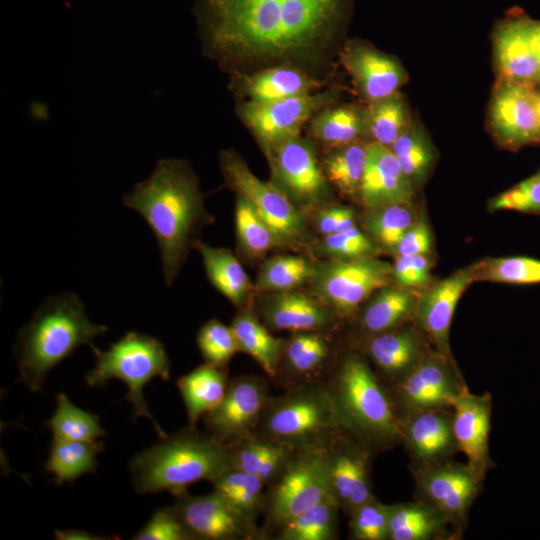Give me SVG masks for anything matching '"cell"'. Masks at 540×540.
<instances>
[{
    "label": "cell",
    "instance_id": "1",
    "mask_svg": "<svg viewBox=\"0 0 540 540\" xmlns=\"http://www.w3.org/2000/svg\"><path fill=\"white\" fill-rule=\"evenodd\" d=\"M348 0H202L206 51L225 64L310 58L335 35Z\"/></svg>",
    "mask_w": 540,
    "mask_h": 540
},
{
    "label": "cell",
    "instance_id": "2",
    "mask_svg": "<svg viewBox=\"0 0 540 540\" xmlns=\"http://www.w3.org/2000/svg\"><path fill=\"white\" fill-rule=\"evenodd\" d=\"M123 204L138 212L154 233L164 281L170 286L201 229L213 223L195 173L185 160L161 159L147 179L124 195Z\"/></svg>",
    "mask_w": 540,
    "mask_h": 540
},
{
    "label": "cell",
    "instance_id": "3",
    "mask_svg": "<svg viewBox=\"0 0 540 540\" xmlns=\"http://www.w3.org/2000/svg\"><path fill=\"white\" fill-rule=\"evenodd\" d=\"M325 383L342 432L373 455L402 443L401 422L388 388L364 355L346 353Z\"/></svg>",
    "mask_w": 540,
    "mask_h": 540
},
{
    "label": "cell",
    "instance_id": "4",
    "mask_svg": "<svg viewBox=\"0 0 540 540\" xmlns=\"http://www.w3.org/2000/svg\"><path fill=\"white\" fill-rule=\"evenodd\" d=\"M108 331L92 323L81 299L73 293L47 298L20 330L14 348L19 379L31 391L42 390L48 373L79 346Z\"/></svg>",
    "mask_w": 540,
    "mask_h": 540
},
{
    "label": "cell",
    "instance_id": "5",
    "mask_svg": "<svg viewBox=\"0 0 540 540\" xmlns=\"http://www.w3.org/2000/svg\"><path fill=\"white\" fill-rule=\"evenodd\" d=\"M232 468L230 445L191 426L161 438L129 463L133 487L143 495L169 491L175 496L192 483L213 482Z\"/></svg>",
    "mask_w": 540,
    "mask_h": 540
},
{
    "label": "cell",
    "instance_id": "6",
    "mask_svg": "<svg viewBox=\"0 0 540 540\" xmlns=\"http://www.w3.org/2000/svg\"><path fill=\"white\" fill-rule=\"evenodd\" d=\"M341 433L326 383L309 381L270 396L255 435L302 451L327 448Z\"/></svg>",
    "mask_w": 540,
    "mask_h": 540
},
{
    "label": "cell",
    "instance_id": "7",
    "mask_svg": "<svg viewBox=\"0 0 540 540\" xmlns=\"http://www.w3.org/2000/svg\"><path fill=\"white\" fill-rule=\"evenodd\" d=\"M94 367L85 375L89 387L104 386L110 379L122 380L128 388L126 399L133 408V418L145 417L154 425L160 438L167 434L154 419L143 395V388L153 378L168 381L170 360L163 344L150 335L128 332L106 351L96 347Z\"/></svg>",
    "mask_w": 540,
    "mask_h": 540
},
{
    "label": "cell",
    "instance_id": "8",
    "mask_svg": "<svg viewBox=\"0 0 540 540\" xmlns=\"http://www.w3.org/2000/svg\"><path fill=\"white\" fill-rule=\"evenodd\" d=\"M265 493L268 525L277 527L332 497L327 448L295 451L280 476Z\"/></svg>",
    "mask_w": 540,
    "mask_h": 540
},
{
    "label": "cell",
    "instance_id": "9",
    "mask_svg": "<svg viewBox=\"0 0 540 540\" xmlns=\"http://www.w3.org/2000/svg\"><path fill=\"white\" fill-rule=\"evenodd\" d=\"M310 281L320 301L338 317H349L372 293L390 286L392 265L375 256L325 259L315 263Z\"/></svg>",
    "mask_w": 540,
    "mask_h": 540
},
{
    "label": "cell",
    "instance_id": "10",
    "mask_svg": "<svg viewBox=\"0 0 540 540\" xmlns=\"http://www.w3.org/2000/svg\"><path fill=\"white\" fill-rule=\"evenodd\" d=\"M220 167L230 187L245 196L268 224L279 246L304 242L307 234L304 217L284 192L272 182L255 176L234 151H222Z\"/></svg>",
    "mask_w": 540,
    "mask_h": 540
},
{
    "label": "cell",
    "instance_id": "11",
    "mask_svg": "<svg viewBox=\"0 0 540 540\" xmlns=\"http://www.w3.org/2000/svg\"><path fill=\"white\" fill-rule=\"evenodd\" d=\"M411 472L414 499L439 510L449 522L455 539L461 538L484 480L467 463L454 459Z\"/></svg>",
    "mask_w": 540,
    "mask_h": 540
},
{
    "label": "cell",
    "instance_id": "12",
    "mask_svg": "<svg viewBox=\"0 0 540 540\" xmlns=\"http://www.w3.org/2000/svg\"><path fill=\"white\" fill-rule=\"evenodd\" d=\"M466 386L456 362L434 349L402 378L386 387L401 422L418 411L452 407Z\"/></svg>",
    "mask_w": 540,
    "mask_h": 540
},
{
    "label": "cell",
    "instance_id": "13",
    "mask_svg": "<svg viewBox=\"0 0 540 540\" xmlns=\"http://www.w3.org/2000/svg\"><path fill=\"white\" fill-rule=\"evenodd\" d=\"M334 99V91H324L266 103L246 101L237 112L268 153L280 143L299 136L302 126L318 111L331 105Z\"/></svg>",
    "mask_w": 540,
    "mask_h": 540
},
{
    "label": "cell",
    "instance_id": "14",
    "mask_svg": "<svg viewBox=\"0 0 540 540\" xmlns=\"http://www.w3.org/2000/svg\"><path fill=\"white\" fill-rule=\"evenodd\" d=\"M266 155L272 183L298 208H313L328 201V180L309 142L296 136L280 143Z\"/></svg>",
    "mask_w": 540,
    "mask_h": 540
},
{
    "label": "cell",
    "instance_id": "15",
    "mask_svg": "<svg viewBox=\"0 0 540 540\" xmlns=\"http://www.w3.org/2000/svg\"><path fill=\"white\" fill-rule=\"evenodd\" d=\"M269 397L268 383L260 376L231 379L221 402L202 417L208 433L227 445L254 436Z\"/></svg>",
    "mask_w": 540,
    "mask_h": 540
},
{
    "label": "cell",
    "instance_id": "16",
    "mask_svg": "<svg viewBox=\"0 0 540 540\" xmlns=\"http://www.w3.org/2000/svg\"><path fill=\"white\" fill-rule=\"evenodd\" d=\"M192 540L261 538L255 521L216 491L207 495H175L172 505Z\"/></svg>",
    "mask_w": 540,
    "mask_h": 540
},
{
    "label": "cell",
    "instance_id": "17",
    "mask_svg": "<svg viewBox=\"0 0 540 540\" xmlns=\"http://www.w3.org/2000/svg\"><path fill=\"white\" fill-rule=\"evenodd\" d=\"M489 122L496 141L518 150L540 143V118L531 85L500 77L493 92Z\"/></svg>",
    "mask_w": 540,
    "mask_h": 540
},
{
    "label": "cell",
    "instance_id": "18",
    "mask_svg": "<svg viewBox=\"0 0 540 540\" xmlns=\"http://www.w3.org/2000/svg\"><path fill=\"white\" fill-rule=\"evenodd\" d=\"M478 262L453 272L418 295L414 321L434 349L450 360V327L456 306L465 290L476 281Z\"/></svg>",
    "mask_w": 540,
    "mask_h": 540
},
{
    "label": "cell",
    "instance_id": "19",
    "mask_svg": "<svg viewBox=\"0 0 540 540\" xmlns=\"http://www.w3.org/2000/svg\"><path fill=\"white\" fill-rule=\"evenodd\" d=\"M331 496L347 515L375 495L370 478L373 454L342 432L327 447Z\"/></svg>",
    "mask_w": 540,
    "mask_h": 540
},
{
    "label": "cell",
    "instance_id": "20",
    "mask_svg": "<svg viewBox=\"0 0 540 540\" xmlns=\"http://www.w3.org/2000/svg\"><path fill=\"white\" fill-rule=\"evenodd\" d=\"M452 422V407L418 411L401 420V444L408 453L411 470L453 459L459 452Z\"/></svg>",
    "mask_w": 540,
    "mask_h": 540
},
{
    "label": "cell",
    "instance_id": "21",
    "mask_svg": "<svg viewBox=\"0 0 540 540\" xmlns=\"http://www.w3.org/2000/svg\"><path fill=\"white\" fill-rule=\"evenodd\" d=\"M492 396L472 393L466 386L452 403L453 433L459 452L482 479L495 466L490 456Z\"/></svg>",
    "mask_w": 540,
    "mask_h": 540
},
{
    "label": "cell",
    "instance_id": "22",
    "mask_svg": "<svg viewBox=\"0 0 540 540\" xmlns=\"http://www.w3.org/2000/svg\"><path fill=\"white\" fill-rule=\"evenodd\" d=\"M364 350L376 374L386 386H390L415 367L434 347L417 324L409 322L368 335Z\"/></svg>",
    "mask_w": 540,
    "mask_h": 540
},
{
    "label": "cell",
    "instance_id": "23",
    "mask_svg": "<svg viewBox=\"0 0 540 540\" xmlns=\"http://www.w3.org/2000/svg\"><path fill=\"white\" fill-rule=\"evenodd\" d=\"M414 185L389 147L367 143V163L359 200L367 210L392 204H412Z\"/></svg>",
    "mask_w": 540,
    "mask_h": 540
},
{
    "label": "cell",
    "instance_id": "24",
    "mask_svg": "<svg viewBox=\"0 0 540 540\" xmlns=\"http://www.w3.org/2000/svg\"><path fill=\"white\" fill-rule=\"evenodd\" d=\"M342 62L368 102L398 92L406 81V72L398 61L366 44L347 45Z\"/></svg>",
    "mask_w": 540,
    "mask_h": 540
},
{
    "label": "cell",
    "instance_id": "25",
    "mask_svg": "<svg viewBox=\"0 0 540 540\" xmlns=\"http://www.w3.org/2000/svg\"><path fill=\"white\" fill-rule=\"evenodd\" d=\"M265 324L274 330L324 332L332 328L338 315L319 299L293 290L277 292L262 306Z\"/></svg>",
    "mask_w": 540,
    "mask_h": 540
},
{
    "label": "cell",
    "instance_id": "26",
    "mask_svg": "<svg viewBox=\"0 0 540 540\" xmlns=\"http://www.w3.org/2000/svg\"><path fill=\"white\" fill-rule=\"evenodd\" d=\"M494 54L500 77L531 86L540 84V58L524 32L519 12L496 27Z\"/></svg>",
    "mask_w": 540,
    "mask_h": 540
},
{
    "label": "cell",
    "instance_id": "27",
    "mask_svg": "<svg viewBox=\"0 0 540 540\" xmlns=\"http://www.w3.org/2000/svg\"><path fill=\"white\" fill-rule=\"evenodd\" d=\"M455 539L449 522L436 508L415 500L390 505L387 540Z\"/></svg>",
    "mask_w": 540,
    "mask_h": 540
},
{
    "label": "cell",
    "instance_id": "28",
    "mask_svg": "<svg viewBox=\"0 0 540 540\" xmlns=\"http://www.w3.org/2000/svg\"><path fill=\"white\" fill-rule=\"evenodd\" d=\"M323 85L302 70L284 64L245 77L241 88L249 101L266 103L311 94Z\"/></svg>",
    "mask_w": 540,
    "mask_h": 540
},
{
    "label": "cell",
    "instance_id": "29",
    "mask_svg": "<svg viewBox=\"0 0 540 540\" xmlns=\"http://www.w3.org/2000/svg\"><path fill=\"white\" fill-rule=\"evenodd\" d=\"M329 355V341L321 332H295L285 342L275 378L282 374L287 387L313 381L311 378L326 363Z\"/></svg>",
    "mask_w": 540,
    "mask_h": 540
},
{
    "label": "cell",
    "instance_id": "30",
    "mask_svg": "<svg viewBox=\"0 0 540 540\" xmlns=\"http://www.w3.org/2000/svg\"><path fill=\"white\" fill-rule=\"evenodd\" d=\"M228 383L225 369L208 363L178 378L176 385L186 407L188 426L196 427L197 421L221 402Z\"/></svg>",
    "mask_w": 540,
    "mask_h": 540
},
{
    "label": "cell",
    "instance_id": "31",
    "mask_svg": "<svg viewBox=\"0 0 540 540\" xmlns=\"http://www.w3.org/2000/svg\"><path fill=\"white\" fill-rule=\"evenodd\" d=\"M418 295L408 288L384 287L377 291L360 316L365 336L394 329L414 320Z\"/></svg>",
    "mask_w": 540,
    "mask_h": 540
},
{
    "label": "cell",
    "instance_id": "32",
    "mask_svg": "<svg viewBox=\"0 0 540 540\" xmlns=\"http://www.w3.org/2000/svg\"><path fill=\"white\" fill-rule=\"evenodd\" d=\"M198 249L206 275L222 295L234 305H242L251 289L249 277L231 250L212 247L200 240Z\"/></svg>",
    "mask_w": 540,
    "mask_h": 540
},
{
    "label": "cell",
    "instance_id": "33",
    "mask_svg": "<svg viewBox=\"0 0 540 540\" xmlns=\"http://www.w3.org/2000/svg\"><path fill=\"white\" fill-rule=\"evenodd\" d=\"M230 327L239 351L250 355L268 376L275 378L285 341L270 334L268 329L248 311L236 315Z\"/></svg>",
    "mask_w": 540,
    "mask_h": 540
},
{
    "label": "cell",
    "instance_id": "34",
    "mask_svg": "<svg viewBox=\"0 0 540 540\" xmlns=\"http://www.w3.org/2000/svg\"><path fill=\"white\" fill-rule=\"evenodd\" d=\"M310 132L320 142L333 148L360 140L366 136L365 108L328 105L311 119Z\"/></svg>",
    "mask_w": 540,
    "mask_h": 540
},
{
    "label": "cell",
    "instance_id": "35",
    "mask_svg": "<svg viewBox=\"0 0 540 540\" xmlns=\"http://www.w3.org/2000/svg\"><path fill=\"white\" fill-rule=\"evenodd\" d=\"M101 441H68L53 439L45 470L54 475L57 486L72 482L85 473H94L97 455L103 450Z\"/></svg>",
    "mask_w": 540,
    "mask_h": 540
},
{
    "label": "cell",
    "instance_id": "36",
    "mask_svg": "<svg viewBox=\"0 0 540 540\" xmlns=\"http://www.w3.org/2000/svg\"><path fill=\"white\" fill-rule=\"evenodd\" d=\"M367 163V143L360 140L334 147L323 161V172L342 194L359 198Z\"/></svg>",
    "mask_w": 540,
    "mask_h": 540
},
{
    "label": "cell",
    "instance_id": "37",
    "mask_svg": "<svg viewBox=\"0 0 540 540\" xmlns=\"http://www.w3.org/2000/svg\"><path fill=\"white\" fill-rule=\"evenodd\" d=\"M340 507L333 497L275 527L278 540H332L337 535Z\"/></svg>",
    "mask_w": 540,
    "mask_h": 540
},
{
    "label": "cell",
    "instance_id": "38",
    "mask_svg": "<svg viewBox=\"0 0 540 540\" xmlns=\"http://www.w3.org/2000/svg\"><path fill=\"white\" fill-rule=\"evenodd\" d=\"M365 118L366 136L387 147L412 124L406 101L399 92L368 102Z\"/></svg>",
    "mask_w": 540,
    "mask_h": 540
},
{
    "label": "cell",
    "instance_id": "39",
    "mask_svg": "<svg viewBox=\"0 0 540 540\" xmlns=\"http://www.w3.org/2000/svg\"><path fill=\"white\" fill-rule=\"evenodd\" d=\"M416 218L412 204H392L367 210L362 224L368 237L380 250L394 254Z\"/></svg>",
    "mask_w": 540,
    "mask_h": 540
},
{
    "label": "cell",
    "instance_id": "40",
    "mask_svg": "<svg viewBox=\"0 0 540 540\" xmlns=\"http://www.w3.org/2000/svg\"><path fill=\"white\" fill-rule=\"evenodd\" d=\"M56 410L45 424L53 439L68 441H97L107 433L99 416L75 406L64 393L56 397Z\"/></svg>",
    "mask_w": 540,
    "mask_h": 540
},
{
    "label": "cell",
    "instance_id": "41",
    "mask_svg": "<svg viewBox=\"0 0 540 540\" xmlns=\"http://www.w3.org/2000/svg\"><path fill=\"white\" fill-rule=\"evenodd\" d=\"M212 483L214 491L225 497L250 519L256 521L257 515L264 510L265 483L257 475L232 468Z\"/></svg>",
    "mask_w": 540,
    "mask_h": 540
},
{
    "label": "cell",
    "instance_id": "42",
    "mask_svg": "<svg viewBox=\"0 0 540 540\" xmlns=\"http://www.w3.org/2000/svg\"><path fill=\"white\" fill-rule=\"evenodd\" d=\"M389 148L414 186L429 173L434 161V149L420 127L412 123Z\"/></svg>",
    "mask_w": 540,
    "mask_h": 540
},
{
    "label": "cell",
    "instance_id": "43",
    "mask_svg": "<svg viewBox=\"0 0 540 540\" xmlns=\"http://www.w3.org/2000/svg\"><path fill=\"white\" fill-rule=\"evenodd\" d=\"M315 263L296 255H280L268 259L260 268L256 287L262 291L281 292L310 281Z\"/></svg>",
    "mask_w": 540,
    "mask_h": 540
},
{
    "label": "cell",
    "instance_id": "44",
    "mask_svg": "<svg viewBox=\"0 0 540 540\" xmlns=\"http://www.w3.org/2000/svg\"><path fill=\"white\" fill-rule=\"evenodd\" d=\"M235 226L238 244L251 257H261L279 243L253 204L237 193Z\"/></svg>",
    "mask_w": 540,
    "mask_h": 540
},
{
    "label": "cell",
    "instance_id": "45",
    "mask_svg": "<svg viewBox=\"0 0 540 540\" xmlns=\"http://www.w3.org/2000/svg\"><path fill=\"white\" fill-rule=\"evenodd\" d=\"M476 281L537 284L540 283V260L527 256L486 258L478 262Z\"/></svg>",
    "mask_w": 540,
    "mask_h": 540
},
{
    "label": "cell",
    "instance_id": "46",
    "mask_svg": "<svg viewBox=\"0 0 540 540\" xmlns=\"http://www.w3.org/2000/svg\"><path fill=\"white\" fill-rule=\"evenodd\" d=\"M380 248L356 225L344 231L323 236L316 246L318 255L326 259L347 260L376 256Z\"/></svg>",
    "mask_w": 540,
    "mask_h": 540
},
{
    "label": "cell",
    "instance_id": "47",
    "mask_svg": "<svg viewBox=\"0 0 540 540\" xmlns=\"http://www.w3.org/2000/svg\"><path fill=\"white\" fill-rule=\"evenodd\" d=\"M197 345L206 363L221 368L239 351L231 327L217 319L209 320L200 328Z\"/></svg>",
    "mask_w": 540,
    "mask_h": 540
},
{
    "label": "cell",
    "instance_id": "48",
    "mask_svg": "<svg viewBox=\"0 0 540 540\" xmlns=\"http://www.w3.org/2000/svg\"><path fill=\"white\" fill-rule=\"evenodd\" d=\"M390 505L374 496L355 508L349 514L352 537L357 540H387Z\"/></svg>",
    "mask_w": 540,
    "mask_h": 540
},
{
    "label": "cell",
    "instance_id": "49",
    "mask_svg": "<svg viewBox=\"0 0 540 540\" xmlns=\"http://www.w3.org/2000/svg\"><path fill=\"white\" fill-rule=\"evenodd\" d=\"M489 207L493 211L540 213V170L494 197Z\"/></svg>",
    "mask_w": 540,
    "mask_h": 540
},
{
    "label": "cell",
    "instance_id": "50",
    "mask_svg": "<svg viewBox=\"0 0 540 540\" xmlns=\"http://www.w3.org/2000/svg\"><path fill=\"white\" fill-rule=\"evenodd\" d=\"M134 540H192L172 506L157 509Z\"/></svg>",
    "mask_w": 540,
    "mask_h": 540
},
{
    "label": "cell",
    "instance_id": "51",
    "mask_svg": "<svg viewBox=\"0 0 540 540\" xmlns=\"http://www.w3.org/2000/svg\"><path fill=\"white\" fill-rule=\"evenodd\" d=\"M431 263L426 255L396 256L392 265V279L403 288H418L430 278Z\"/></svg>",
    "mask_w": 540,
    "mask_h": 540
},
{
    "label": "cell",
    "instance_id": "52",
    "mask_svg": "<svg viewBox=\"0 0 540 540\" xmlns=\"http://www.w3.org/2000/svg\"><path fill=\"white\" fill-rule=\"evenodd\" d=\"M432 250V233L431 228L425 219L420 214L417 216L414 223L406 231L400 242L398 243L394 255L400 256H428Z\"/></svg>",
    "mask_w": 540,
    "mask_h": 540
},
{
    "label": "cell",
    "instance_id": "53",
    "mask_svg": "<svg viewBox=\"0 0 540 540\" xmlns=\"http://www.w3.org/2000/svg\"><path fill=\"white\" fill-rule=\"evenodd\" d=\"M318 231L329 235L355 226V212L346 206H329L322 208L316 217Z\"/></svg>",
    "mask_w": 540,
    "mask_h": 540
},
{
    "label": "cell",
    "instance_id": "54",
    "mask_svg": "<svg viewBox=\"0 0 540 540\" xmlns=\"http://www.w3.org/2000/svg\"><path fill=\"white\" fill-rule=\"evenodd\" d=\"M522 27L531 45L540 58V20H535L520 13Z\"/></svg>",
    "mask_w": 540,
    "mask_h": 540
},
{
    "label": "cell",
    "instance_id": "55",
    "mask_svg": "<svg viewBox=\"0 0 540 540\" xmlns=\"http://www.w3.org/2000/svg\"><path fill=\"white\" fill-rule=\"evenodd\" d=\"M55 538L60 540H102L106 537L93 535L82 530H55Z\"/></svg>",
    "mask_w": 540,
    "mask_h": 540
},
{
    "label": "cell",
    "instance_id": "56",
    "mask_svg": "<svg viewBox=\"0 0 540 540\" xmlns=\"http://www.w3.org/2000/svg\"><path fill=\"white\" fill-rule=\"evenodd\" d=\"M532 88H533V94L535 97L536 106H537V110H538V114L540 118V84H536L532 86Z\"/></svg>",
    "mask_w": 540,
    "mask_h": 540
}]
</instances>
